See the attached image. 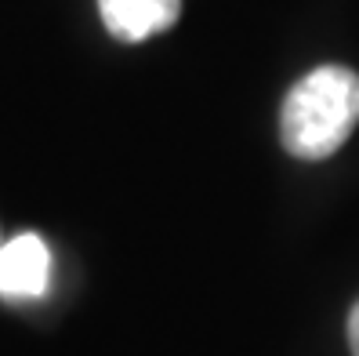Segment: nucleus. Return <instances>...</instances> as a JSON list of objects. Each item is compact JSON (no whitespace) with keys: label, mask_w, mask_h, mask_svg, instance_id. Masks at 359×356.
Masks as SVG:
<instances>
[{"label":"nucleus","mask_w":359,"mask_h":356,"mask_svg":"<svg viewBox=\"0 0 359 356\" xmlns=\"http://www.w3.org/2000/svg\"><path fill=\"white\" fill-rule=\"evenodd\" d=\"M359 124V73L348 66H320L305 73L283 98L280 138L298 160L334 157Z\"/></svg>","instance_id":"nucleus-1"},{"label":"nucleus","mask_w":359,"mask_h":356,"mask_svg":"<svg viewBox=\"0 0 359 356\" xmlns=\"http://www.w3.org/2000/svg\"><path fill=\"white\" fill-rule=\"evenodd\" d=\"M51 280V251L36 233H22L0 247V295L40 298Z\"/></svg>","instance_id":"nucleus-2"},{"label":"nucleus","mask_w":359,"mask_h":356,"mask_svg":"<svg viewBox=\"0 0 359 356\" xmlns=\"http://www.w3.org/2000/svg\"><path fill=\"white\" fill-rule=\"evenodd\" d=\"M98 15L116 40L138 44L178 22L182 0H98Z\"/></svg>","instance_id":"nucleus-3"},{"label":"nucleus","mask_w":359,"mask_h":356,"mask_svg":"<svg viewBox=\"0 0 359 356\" xmlns=\"http://www.w3.org/2000/svg\"><path fill=\"white\" fill-rule=\"evenodd\" d=\"M348 345H352V356H359V302L348 312Z\"/></svg>","instance_id":"nucleus-4"}]
</instances>
